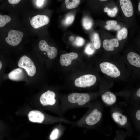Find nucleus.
Wrapping results in <instances>:
<instances>
[{
  "label": "nucleus",
  "mask_w": 140,
  "mask_h": 140,
  "mask_svg": "<svg viewBox=\"0 0 140 140\" xmlns=\"http://www.w3.org/2000/svg\"><path fill=\"white\" fill-rule=\"evenodd\" d=\"M90 99V96L87 93H71L68 96V103L61 106L62 111L64 113L69 109L83 107L88 103Z\"/></svg>",
  "instance_id": "obj_1"
},
{
  "label": "nucleus",
  "mask_w": 140,
  "mask_h": 140,
  "mask_svg": "<svg viewBox=\"0 0 140 140\" xmlns=\"http://www.w3.org/2000/svg\"><path fill=\"white\" fill-rule=\"evenodd\" d=\"M86 113L80 120L73 123V126L90 128L95 126L101 118L102 113L96 107H89Z\"/></svg>",
  "instance_id": "obj_2"
},
{
  "label": "nucleus",
  "mask_w": 140,
  "mask_h": 140,
  "mask_svg": "<svg viewBox=\"0 0 140 140\" xmlns=\"http://www.w3.org/2000/svg\"><path fill=\"white\" fill-rule=\"evenodd\" d=\"M18 66L24 69L30 76H33L36 73V68L33 62L28 57L24 55L20 59L18 64Z\"/></svg>",
  "instance_id": "obj_3"
},
{
  "label": "nucleus",
  "mask_w": 140,
  "mask_h": 140,
  "mask_svg": "<svg viewBox=\"0 0 140 140\" xmlns=\"http://www.w3.org/2000/svg\"><path fill=\"white\" fill-rule=\"evenodd\" d=\"M23 36V33L22 32L12 30L8 32L7 36L5 38V41L10 45L16 46L21 42Z\"/></svg>",
  "instance_id": "obj_4"
},
{
  "label": "nucleus",
  "mask_w": 140,
  "mask_h": 140,
  "mask_svg": "<svg viewBox=\"0 0 140 140\" xmlns=\"http://www.w3.org/2000/svg\"><path fill=\"white\" fill-rule=\"evenodd\" d=\"M96 76L92 74H86L77 78L75 81V86L78 87L86 88L93 85L96 82Z\"/></svg>",
  "instance_id": "obj_5"
},
{
  "label": "nucleus",
  "mask_w": 140,
  "mask_h": 140,
  "mask_svg": "<svg viewBox=\"0 0 140 140\" xmlns=\"http://www.w3.org/2000/svg\"><path fill=\"white\" fill-rule=\"evenodd\" d=\"M99 66L102 72L109 76L115 78L120 75V72L119 69L113 64L104 62L100 64Z\"/></svg>",
  "instance_id": "obj_6"
},
{
  "label": "nucleus",
  "mask_w": 140,
  "mask_h": 140,
  "mask_svg": "<svg viewBox=\"0 0 140 140\" xmlns=\"http://www.w3.org/2000/svg\"><path fill=\"white\" fill-rule=\"evenodd\" d=\"M49 18L47 16L38 15L32 17L30 20V23L34 28L37 29L47 24L49 22Z\"/></svg>",
  "instance_id": "obj_7"
},
{
  "label": "nucleus",
  "mask_w": 140,
  "mask_h": 140,
  "mask_svg": "<svg viewBox=\"0 0 140 140\" xmlns=\"http://www.w3.org/2000/svg\"><path fill=\"white\" fill-rule=\"evenodd\" d=\"M39 46L41 51L47 52L48 56L50 59H53L56 57L58 53L56 48L50 46L45 40H40L39 44Z\"/></svg>",
  "instance_id": "obj_8"
},
{
  "label": "nucleus",
  "mask_w": 140,
  "mask_h": 140,
  "mask_svg": "<svg viewBox=\"0 0 140 140\" xmlns=\"http://www.w3.org/2000/svg\"><path fill=\"white\" fill-rule=\"evenodd\" d=\"M120 4L124 14L127 17L131 16L133 13L132 3L130 0H120Z\"/></svg>",
  "instance_id": "obj_9"
},
{
  "label": "nucleus",
  "mask_w": 140,
  "mask_h": 140,
  "mask_svg": "<svg viewBox=\"0 0 140 140\" xmlns=\"http://www.w3.org/2000/svg\"><path fill=\"white\" fill-rule=\"evenodd\" d=\"M28 117L30 121L39 123H43L46 120L45 115L38 110H32L30 111L28 114Z\"/></svg>",
  "instance_id": "obj_10"
},
{
  "label": "nucleus",
  "mask_w": 140,
  "mask_h": 140,
  "mask_svg": "<svg viewBox=\"0 0 140 140\" xmlns=\"http://www.w3.org/2000/svg\"><path fill=\"white\" fill-rule=\"evenodd\" d=\"M78 56L76 53L73 52L62 54L60 58V63L62 66H68L70 65L72 61L77 58Z\"/></svg>",
  "instance_id": "obj_11"
},
{
  "label": "nucleus",
  "mask_w": 140,
  "mask_h": 140,
  "mask_svg": "<svg viewBox=\"0 0 140 140\" xmlns=\"http://www.w3.org/2000/svg\"><path fill=\"white\" fill-rule=\"evenodd\" d=\"M8 76L9 79L12 80L19 81L24 78V73L22 69L17 68L10 72Z\"/></svg>",
  "instance_id": "obj_12"
},
{
  "label": "nucleus",
  "mask_w": 140,
  "mask_h": 140,
  "mask_svg": "<svg viewBox=\"0 0 140 140\" xmlns=\"http://www.w3.org/2000/svg\"><path fill=\"white\" fill-rule=\"evenodd\" d=\"M112 117L114 121L121 126H124L127 123V117L121 113L115 111L112 114Z\"/></svg>",
  "instance_id": "obj_13"
},
{
  "label": "nucleus",
  "mask_w": 140,
  "mask_h": 140,
  "mask_svg": "<svg viewBox=\"0 0 140 140\" xmlns=\"http://www.w3.org/2000/svg\"><path fill=\"white\" fill-rule=\"evenodd\" d=\"M103 48L106 50L112 51L114 50V47H117L119 45L118 40L116 38L108 40H104L103 42Z\"/></svg>",
  "instance_id": "obj_14"
},
{
  "label": "nucleus",
  "mask_w": 140,
  "mask_h": 140,
  "mask_svg": "<svg viewBox=\"0 0 140 140\" xmlns=\"http://www.w3.org/2000/svg\"><path fill=\"white\" fill-rule=\"evenodd\" d=\"M102 98L103 102L109 105H113L116 101V95L110 91H107L104 93L102 95Z\"/></svg>",
  "instance_id": "obj_15"
},
{
  "label": "nucleus",
  "mask_w": 140,
  "mask_h": 140,
  "mask_svg": "<svg viewBox=\"0 0 140 140\" xmlns=\"http://www.w3.org/2000/svg\"><path fill=\"white\" fill-rule=\"evenodd\" d=\"M127 58L129 62L136 67H140V56L137 54L133 52L128 53Z\"/></svg>",
  "instance_id": "obj_16"
},
{
  "label": "nucleus",
  "mask_w": 140,
  "mask_h": 140,
  "mask_svg": "<svg viewBox=\"0 0 140 140\" xmlns=\"http://www.w3.org/2000/svg\"><path fill=\"white\" fill-rule=\"evenodd\" d=\"M61 124L62 123H59L52 131L50 136V140H56L57 139L61 131L65 129L64 126Z\"/></svg>",
  "instance_id": "obj_17"
},
{
  "label": "nucleus",
  "mask_w": 140,
  "mask_h": 140,
  "mask_svg": "<svg viewBox=\"0 0 140 140\" xmlns=\"http://www.w3.org/2000/svg\"><path fill=\"white\" fill-rule=\"evenodd\" d=\"M91 40L95 48L96 49H99L101 46V42L99 34L96 33H94L92 35Z\"/></svg>",
  "instance_id": "obj_18"
},
{
  "label": "nucleus",
  "mask_w": 140,
  "mask_h": 140,
  "mask_svg": "<svg viewBox=\"0 0 140 140\" xmlns=\"http://www.w3.org/2000/svg\"><path fill=\"white\" fill-rule=\"evenodd\" d=\"M65 2L66 7L68 9L76 8L80 3L79 0H65Z\"/></svg>",
  "instance_id": "obj_19"
},
{
  "label": "nucleus",
  "mask_w": 140,
  "mask_h": 140,
  "mask_svg": "<svg viewBox=\"0 0 140 140\" xmlns=\"http://www.w3.org/2000/svg\"><path fill=\"white\" fill-rule=\"evenodd\" d=\"M11 20V18L9 16L0 14V28L4 27Z\"/></svg>",
  "instance_id": "obj_20"
},
{
  "label": "nucleus",
  "mask_w": 140,
  "mask_h": 140,
  "mask_svg": "<svg viewBox=\"0 0 140 140\" xmlns=\"http://www.w3.org/2000/svg\"><path fill=\"white\" fill-rule=\"evenodd\" d=\"M83 25L86 29L88 30L91 28L93 24L92 20L87 16L83 17L82 20Z\"/></svg>",
  "instance_id": "obj_21"
},
{
  "label": "nucleus",
  "mask_w": 140,
  "mask_h": 140,
  "mask_svg": "<svg viewBox=\"0 0 140 140\" xmlns=\"http://www.w3.org/2000/svg\"><path fill=\"white\" fill-rule=\"evenodd\" d=\"M93 44L89 43L87 44L84 48V52L88 55H92L94 52L95 50Z\"/></svg>",
  "instance_id": "obj_22"
},
{
  "label": "nucleus",
  "mask_w": 140,
  "mask_h": 140,
  "mask_svg": "<svg viewBox=\"0 0 140 140\" xmlns=\"http://www.w3.org/2000/svg\"><path fill=\"white\" fill-rule=\"evenodd\" d=\"M128 31L126 28H123L119 31L117 34V38L118 40H120L125 39L127 37Z\"/></svg>",
  "instance_id": "obj_23"
},
{
  "label": "nucleus",
  "mask_w": 140,
  "mask_h": 140,
  "mask_svg": "<svg viewBox=\"0 0 140 140\" xmlns=\"http://www.w3.org/2000/svg\"><path fill=\"white\" fill-rule=\"evenodd\" d=\"M104 11L105 12H107L108 15L111 17L115 16L118 11L117 8L116 7H115L113 9L111 10L106 7L104 9Z\"/></svg>",
  "instance_id": "obj_24"
},
{
  "label": "nucleus",
  "mask_w": 140,
  "mask_h": 140,
  "mask_svg": "<svg viewBox=\"0 0 140 140\" xmlns=\"http://www.w3.org/2000/svg\"><path fill=\"white\" fill-rule=\"evenodd\" d=\"M74 19V16L72 14H70L67 16L64 21V24L66 25L71 24Z\"/></svg>",
  "instance_id": "obj_25"
},
{
  "label": "nucleus",
  "mask_w": 140,
  "mask_h": 140,
  "mask_svg": "<svg viewBox=\"0 0 140 140\" xmlns=\"http://www.w3.org/2000/svg\"><path fill=\"white\" fill-rule=\"evenodd\" d=\"M85 42V40L83 38L78 36L76 38L75 43L77 46L80 47L82 46L84 44Z\"/></svg>",
  "instance_id": "obj_26"
},
{
  "label": "nucleus",
  "mask_w": 140,
  "mask_h": 140,
  "mask_svg": "<svg viewBox=\"0 0 140 140\" xmlns=\"http://www.w3.org/2000/svg\"><path fill=\"white\" fill-rule=\"evenodd\" d=\"M105 28L108 30L111 29L117 30L120 28V26L119 25H107L105 26Z\"/></svg>",
  "instance_id": "obj_27"
},
{
  "label": "nucleus",
  "mask_w": 140,
  "mask_h": 140,
  "mask_svg": "<svg viewBox=\"0 0 140 140\" xmlns=\"http://www.w3.org/2000/svg\"><path fill=\"white\" fill-rule=\"evenodd\" d=\"M117 22L115 20H108L106 22V23L108 25H115L117 24Z\"/></svg>",
  "instance_id": "obj_28"
},
{
  "label": "nucleus",
  "mask_w": 140,
  "mask_h": 140,
  "mask_svg": "<svg viewBox=\"0 0 140 140\" xmlns=\"http://www.w3.org/2000/svg\"><path fill=\"white\" fill-rule=\"evenodd\" d=\"M9 3L12 4H15L19 3L20 0H8V1Z\"/></svg>",
  "instance_id": "obj_29"
},
{
  "label": "nucleus",
  "mask_w": 140,
  "mask_h": 140,
  "mask_svg": "<svg viewBox=\"0 0 140 140\" xmlns=\"http://www.w3.org/2000/svg\"><path fill=\"white\" fill-rule=\"evenodd\" d=\"M135 116L136 118L138 120L140 121V110H138L136 112L135 114Z\"/></svg>",
  "instance_id": "obj_30"
},
{
  "label": "nucleus",
  "mask_w": 140,
  "mask_h": 140,
  "mask_svg": "<svg viewBox=\"0 0 140 140\" xmlns=\"http://www.w3.org/2000/svg\"><path fill=\"white\" fill-rule=\"evenodd\" d=\"M44 1V0H37V5L38 6H41L43 4V2Z\"/></svg>",
  "instance_id": "obj_31"
},
{
  "label": "nucleus",
  "mask_w": 140,
  "mask_h": 140,
  "mask_svg": "<svg viewBox=\"0 0 140 140\" xmlns=\"http://www.w3.org/2000/svg\"><path fill=\"white\" fill-rule=\"evenodd\" d=\"M136 95L138 97H140V88H139L137 90Z\"/></svg>",
  "instance_id": "obj_32"
},
{
  "label": "nucleus",
  "mask_w": 140,
  "mask_h": 140,
  "mask_svg": "<svg viewBox=\"0 0 140 140\" xmlns=\"http://www.w3.org/2000/svg\"><path fill=\"white\" fill-rule=\"evenodd\" d=\"M74 38L73 36H71L69 38V40L70 41H72L74 39Z\"/></svg>",
  "instance_id": "obj_33"
},
{
  "label": "nucleus",
  "mask_w": 140,
  "mask_h": 140,
  "mask_svg": "<svg viewBox=\"0 0 140 140\" xmlns=\"http://www.w3.org/2000/svg\"><path fill=\"white\" fill-rule=\"evenodd\" d=\"M2 64L1 61L0 60V71L2 69Z\"/></svg>",
  "instance_id": "obj_34"
},
{
  "label": "nucleus",
  "mask_w": 140,
  "mask_h": 140,
  "mask_svg": "<svg viewBox=\"0 0 140 140\" xmlns=\"http://www.w3.org/2000/svg\"><path fill=\"white\" fill-rule=\"evenodd\" d=\"M138 9L139 11H140V2L139 3L138 5Z\"/></svg>",
  "instance_id": "obj_35"
},
{
  "label": "nucleus",
  "mask_w": 140,
  "mask_h": 140,
  "mask_svg": "<svg viewBox=\"0 0 140 140\" xmlns=\"http://www.w3.org/2000/svg\"><path fill=\"white\" fill-rule=\"evenodd\" d=\"M100 1H106L107 0H100Z\"/></svg>",
  "instance_id": "obj_36"
}]
</instances>
